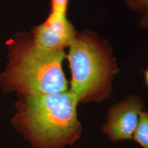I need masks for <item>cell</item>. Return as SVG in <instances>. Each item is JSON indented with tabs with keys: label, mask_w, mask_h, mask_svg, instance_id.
I'll return each instance as SVG.
<instances>
[{
	"label": "cell",
	"mask_w": 148,
	"mask_h": 148,
	"mask_svg": "<svg viewBox=\"0 0 148 148\" xmlns=\"http://www.w3.org/2000/svg\"><path fill=\"white\" fill-rule=\"evenodd\" d=\"M79 102L71 91L21 95L12 123L36 148H63L80 137Z\"/></svg>",
	"instance_id": "1"
},
{
	"label": "cell",
	"mask_w": 148,
	"mask_h": 148,
	"mask_svg": "<svg viewBox=\"0 0 148 148\" xmlns=\"http://www.w3.org/2000/svg\"><path fill=\"white\" fill-rule=\"evenodd\" d=\"M64 51H47L32 40L18 34L8 43V62L0 74V86L5 92L21 95L55 94L66 91L62 70Z\"/></svg>",
	"instance_id": "2"
},
{
	"label": "cell",
	"mask_w": 148,
	"mask_h": 148,
	"mask_svg": "<svg viewBox=\"0 0 148 148\" xmlns=\"http://www.w3.org/2000/svg\"><path fill=\"white\" fill-rule=\"evenodd\" d=\"M67 58L71 72L70 91L79 102L106 97L112 69L100 46L88 36L76 38L70 46Z\"/></svg>",
	"instance_id": "3"
},
{
	"label": "cell",
	"mask_w": 148,
	"mask_h": 148,
	"mask_svg": "<svg viewBox=\"0 0 148 148\" xmlns=\"http://www.w3.org/2000/svg\"><path fill=\"white\" fill-rule=\"evenodd\" d=\"M143 103L136 96L126 98L111 107L102 132L112 142L132 139L137 127Z\"/></svg>",
	"instance_id": "4"
},
{
	"label": "cell",
	"mask_w": 148,
	"mask_h": 148,
	"mask_svg": "<svg viewBox=\"0 0 148 148\" xmlns=\"http://www.w3.org/2000/svg\"><path fill=\"white\" fill-rule=\"evenodd\" d=\"M76 39V32L66 16L49 14L47 19L33 30L34 45L47 51H64Z\"/></svg>",
	"instance_id": "5"
},
{
	"label": "cell",
	"mask_w": 148,
	"mask_h": 148,
	"mask_svg": "<svg viewBox=\"0 0 148 148\" xmlns=\"http://www.w3.org/2000/svg\"><path fill=\"white\" fill-rule=\"evenodd\" d=\"M132 139L143 148H148V112H140Z\"/></svg>",
	"instance_id": "6"
},
{
	"label": "cell",
	"mask_w": 148,
	"mask_h": 148,
	"mask_svg": "<svg viewBox=\"0 0 148 148\" xmlns=\"http://www.w3.org/2000/svg\"><path fill=\"white\" fill-rule=\"evenodd\" d=\"M69 0H51V10L49 13L66 16Z\"/></svg>",
	"instance_id": "7"
},
{
	"label": "cell",
	"mask_w": 148,
	"mask_h": 148,
	"mask_svg": "<svg viewBox=\"0 0 148 148\" xmlns=\"http://www.w3.org/2000/svg\"><path fill=\"white\" fill-rule=\"evenodd\" d=\"M129 3L138 8H147L148 7V0H129Z\"/></svg>",
	"instance_id": "8"
},
{
	"label": "cell",
	"mask_w": 148,
	"mask_h": 148,
	"mask_svg": "<svg viewBox=\"0 0 148 148\" xmlns=\"http://www.w3.org/2000/svg\"><path fill=\"white\" fill-rule=\"evenodd\" d=\"M145 79L146 84H147L148 87V69L145 72Z\"/></svg>",
	"instance_id": "9"
},
{
	"label": "cell",
	"mask_w": 148,
	"mask_h": 148,
	"mask_svg": "<svg viewBox=\"0 0 148 148\" xmlns=\"http://www.w3.org/2000/svg\"><path fill=\"white\" fill-rule=\"evenodd\" d=\"M146 9H147V16H148V7Z\"/></svg>",
	"instance_id": "10"
}]
</instances>
